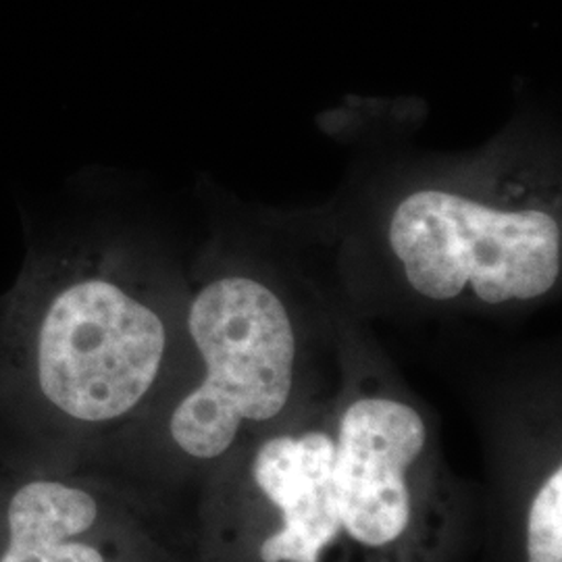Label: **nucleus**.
Listing matches in <instances>:
<instances>
[{
  "label": "nucleus",
  "instance_id": "1",
  "mask_svg": "<svg viewBox=\"0 0 562 562\" xmlns=\"http://www.w3.org/2000/svg\"><path fill=\"white\" fill-rule=\"evenodd\" d=\"M165 355L161 313L104 273L46 283L11 322V364L25 402L50 429L121 422L155 387Z\"/></svg>",
  "mask_w": 562,
  "mask_h": 562
},
{
  "label": "nucleus",
  "instance_id": "2",
  "mask_svg": "<svg viewBox=\"0 0 562 562\" xmlns=\"http://www.w3.org/2000/svg\"><path fill=\"white\" fill-rule=\"evenodd\" d=\"M387 240L429 301H538L561 280V194L522 178L422 188L396 204Z\"/></svg>",
  "mask_w": 562,
  "mask_h": 562
},
{
  "label": "nucleus",
  "instance_id": "3",
  "mask_svg": "<svg viewBox=\"0 0 562 562\" xmlns=\"http://www.w3.org/2000/svg\"><path fill=\"white\" fill-rule=\"evenodd\" d=\"M188 329L204 364L183 396L169 434L186 454L211 461L227 452L244 422H269L292 394L296 338L273 290L244 276L204 285L190 304Z\"/></svg>",
  "mask_w": 562,
  "mask_h": 562
},
{
  "label": "nucleus",
  "instance_id": "4",
  "mask_svg": "<svg viewBox=\"0 0 562 562\" xmlns=\"http://www.w3.org/2000/svg\"><path fill=\"white\" fill-rule=\"evenodd\" d=\"M334 446L341 529L364 546L398 540L411 519L406 471L425 446L422 415L392 398H359L341 415Z\"/></svg>",
  "mask_w": 562,
  "mask_h": 562
},
{
  "label": "nucleus",
  "instance_id": "5",
  "mask_svg": "<svg viewBox=\"0 0 562 562\" xmlns=\"http://www.w3.org/2000/svg\"><path fill=\"white\" fill-rule=\"evenodd\" d=\"M104 503L55 469L0 471V562H113Z\"/></svg>",
  "mask_w": 562,
  "mask_h": 562
},
{
  "label": "nucleus",
  "instance_id": "6",
  "mask_svg": "<svg viewBox=\"0 0 562 562\" xmlns=\"http://www.w3.org/2000/svg\"><path fill=\"white\" fill-rule=\"evenodd\" d=\"M334 450L322 431L262 443L252 464L255 482L283 515L280 531L262 542V562H319L323 548L340 533Z\"/></svg>",
  "mask_w": 562,
  "mask_h": 562
},
{
  "label": "nucleus",
  "instance_id": "7",
  "mask_svg": "<svg viewBox=\"0 0 562 562\" xmlns=\"http://www.w3.org/2000/svg\"><path fill=\"white\" fill-rule=\"evenodd\" d=\"M529 562H562V469L536 494L527 522Z\"/></svg>",
  "mask_w": 562,
  "mask_h": 562
}]
</instances>
